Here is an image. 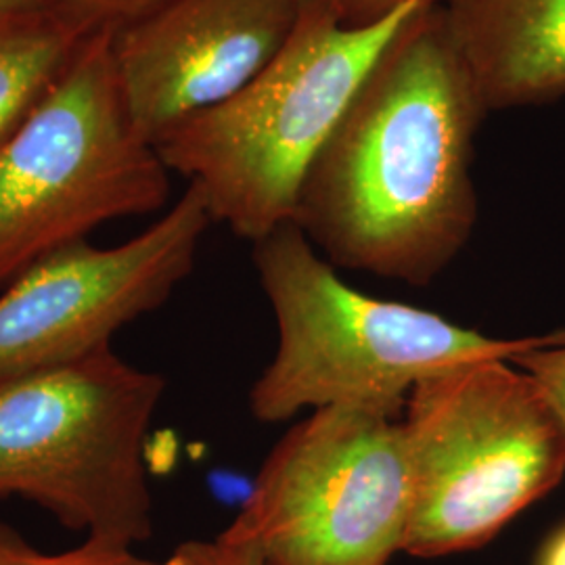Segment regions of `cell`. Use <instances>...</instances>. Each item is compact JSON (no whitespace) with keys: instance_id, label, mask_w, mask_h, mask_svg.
<instances>
[{"instance_id":"cell-1","label":"cell","mask_w":565,"mask_h":565,"mask_svg":"<svg viewBox=\"0 0 565 565\" xmlns=\"http://www.w3.org/2000/svg\"><path fill=\"white\" fill-rule=\"evenodd\" d=\"M484 102L440 0L385 44L303 177L294 223L324 260L427 287L478 223Z\"/></svg>"},{"instance_id":"cell-2","label":"cell","mask_w":565,"mask_h":565,"mask_svg":"<svg viewBox=\"0 0 565 565\" xmlns=\"http://www.w3.org/2000/svg\"><path fill=\"white\" fill-rule=\"evenodd\" d=\"M254 264L279 329L277 352L249 390L260 424L289 422L303 408L401 419L427 377L459 364L509 361L557 335L490 338L436 312L361 294L296 223L254 243Z\"/></svg>"},{"instance_id":"cell-3","label":"cell","mask_w":565,"mask_h":565,"mask_svg":"<svg viewBox=\"0 0 565 565\" xmlns=\"http://www.w3.org/2000/svg\"><path fill=\"white\" fill-rule=\"evenodd\" d=\"M345 28L308 0L279 57L231 99L156 141L170 172L203 195L212 223L260 242L294 223L303 177L403 21Z\"/></svg>"},{"instance_id":"cell-4","label":"cell","mask_w":565,"mask_h":565,"mask_svg":"<svg viewBox=\"0 0 565 565\" xmlns=\"http://www.w3.org/2000/svg\"><path fill=\"white\" fill-rule=\"evenodd\" d=\"M401 425L411 473L406 555L488 545L564 480V419L507 359L427 377L411 392Z\"/></svg>"},{"instance_id":"cell-5","label":"cell","mask_w":565,"mask_h":565,"mask_svg":"<svg viewBox=\"0 0 565 565\" xmlns=\"http://www.w3.org/2000/svg\"><path fill=\"white\" fill-rule=\"evenodd\" d=\"M160 373L114 348L0 382V501L23 499L84 539L135 548L153 534L142 461Z\"/></svg>"},{"instance_id":"cell-6","label":"cell","mask_w":565,"mask_h":565,"mask_svg":"<svg viewBox=\"0 0 565 565\" xmlns=\"http://www.w3.org/2000/svg\"><path fill=\"white\" fill-rule=\"evenodd\" d=\"M111 34L88 36L0 145V289L103 224L168 203L170 170L128 114Z\"/></svg>"},{"instance_id":"cell-7","label":"cell","mask_w":565,"mask_h":565,"mask_svg":"<svg viewBox=\"0 0 565 565\" xmlns=\"http://www.w3.org/2000/svg\"><path fill=\"white\" fill-rule=\"evenodd\" d=\"M408 520L401 419L319 408L270 450L218 539L264 565H387L403 553Z\"/></svg>"},{"instance_id":"cell-8","label":"cell","mask_w":565,"mask_h":565,"mask_svg":"<svg viewBox=\"0 0 565 565\" xmlns=\"http://www.w3.org/2000/svg\"><path fill=\"white\" fill-rule=\"evenodd\" d=\"M212 224L198 186L141 235L81 242L0 289V382L86 359L121 327L158 310L191 273Z\"/></svg>"},{"instance_id":"cell-9","label":"cell","mask_w":565,"mask_h":565,"mask_svg":"<svg viewBox=\"0 0 565 565\" xmlns=\"http://www.w3.org/2000/svg\"><path fill=\"white\" fill-rule=\"evenodd\" d=\"M308 0H166L111 34L124 103L142 137L231 99L279 57Z\"/></svg>"},{"instance_id":"cell-10","label":"cell","mask_w":565,"mask_h":565,"mask_svg":"<svg viewBox=\"0 0 565 565\" xmlns=\"http://www.w3.org/2000/svg\"><path fill=\"white\" fill-rule=\"evenodd\" d=\"M486 109L565 97V0H440Z\"/></svg>"},{"instance_id":"cell-11","label":"cell","mask_w":565,"mask_h":565,"mask_svg":"<svg viewBox=\"0 0 565 565\" xmlns=\"http://www.w3.org/2000/svg\"><path fill=\"white\" fill-rule=\"evenodd\" d=\"M88 36L44 9L0 21V145L39 105Z\"/></svg>"},{"instance_id":"cell-12","label":"cell","mask_w":565,"mask_h":565,"mask_svg":"<svg viewBox=\"0 0 565 565\" xmlns=\"http://www.w3.org/2000/svg\"><path fill=\"white\" fill-rule=\"evenodd\" d=\"M0 565H184L177 553L163 562H153L130 546L111 545L84 539L74 548L49 553L25 541L13 525L0 522Z\"/></svg>"},{"instance_id":"cell-13","label":"cell","mask_w":565,"mask_h":565,"mask_svg":"<svg viewBox=\"0 0 565 565\" xmlns=\"http://www.w3.org/2000/svg\"><path fill=\"white\" fill-rule=\"evenodd\" d=\"M166 0H46V9L86 34L118 32L142 20Z\"/></svg>"},{"instance_id":"cell-14","label":"cell","mask_w":565,"mask_h":565,"mask_svg":"<svg viewBox=\"0 0 565 565\" xmlns=\"http://www.w3.org/2000/svg\"><path fill=\"white\" fill-rule=\"evenodd\" d=\"M543 387L565 424V331H557L551 342L509 359Z\"/></svg>"},{"instance_id":"cell-15","label":"cell","mask_w":565,"mask_h":565,"mask_svg":"<svg viewBox=\"0 0 565 565\" xmlns=\"http://www.w3.org/2000/svg\"><path fill=\"white\" fill-rule=\"evenodd\" d=\"M345 28H369L394 18L417 0H312Z\"/></svg>"},{"instance_id":"cell-16","label":"cell","mask_w":565,"mask_h":565,"mask_svg":"<svg viewBox=\"0 0 565 565\" xmlns=\"http://www.w3.org/2000/svg\"><path fill=\"white\" fill-rule=\"evenodd\" d=\"M174 553L184 565H264L252 548L224 543L218 536L214 541L182 543Z\"/></svg>"},{"instance_id":"cell-17","label":"cell","mask_w":565,"mask_h":565,"mask_svg":"<svg viewBox=\"0 0 565 565\" xmlns=\"http://www.w3.org/2000/svg\"><path fill=\"white\" fill-rule=\"evenodd\" d=\"M536 565H565V524L546 539Z\"/></svg>"},{"instance_id":"cell-18","label":"cell","mask_w":565,"mask_h":565,"mask_svg":"<svg viewBox=\"0 0 565 565\" xmlns=\"http://www.w3.org/2000/svg\"><path fill=\"white\" fill-rule=\"evenodd\" d=\"M46 9V0H0V21Z\"/></svg>"}]
</instances>
